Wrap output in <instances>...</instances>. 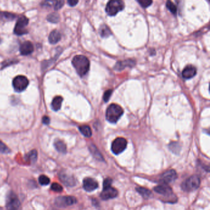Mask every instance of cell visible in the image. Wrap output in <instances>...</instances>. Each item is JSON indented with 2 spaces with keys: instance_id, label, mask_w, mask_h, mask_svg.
Here are the masks:
<instances>
[{
  "instance_id": "cell-1",
  "label": "cell",
  "mask_w": 210,
  "mask_h": 210,
  "mask_svg": "<svg viewBox=\"0 0 210 210\" xmlns=\"http://www.w3.org/2000/svg\"><path fill=\"white\" fill-rule=\"evenodd\" d=\"M72 64L80 76H85L90 70V61L85 56L77 55L75 56L72 60Z\"/></svg>"
},
{
  "instance_id": "cell-2",
  "label": "cell",
  "mask_w": 210,
  "mask_h": 210,
  "mask_svg": "<svg viewBox=\"0 0 210 210\" xmlns=\"http://www.w3.org/2000/svg\"><path fill=\"white\" fill-rule=\"evenodd\" d=\"M123 109L115 104H111L106 111L105 117L108 121L112 123H116L123 114Z\"/></svg>"
},
{
  "instance_id": "cell-3",
  "label": "cell",
  "mask_w": 210,
  "mask_h": 210,
  "mask_svg": "<svg viewBox=\"0 0 210 210\" xmlns=\"http://www.w3.org/2000/svg\"><path fill=\"white\" fill-rule=\"evenodd\" d=\"M124 8V3L121 0H112L110 1L105 8L107 14L110 16H114Z\"/></svg>"
},
{
  "instance_id": "cell-4",
  "label": "cell",
  "mask_w": 210,
  "mask_h": 210,
  "mask_svg": "<svg viewBox=\"0 0 210 210\" xmlns=\"http://www.w3.org/2000/svg\"><path fill=\"white\" fill-rule=\"evenodd\" d=\"M200 184V178L198 176L193 175L184 181L181 185V187L186 192H192L198 189Z\"/></svg>"
},
{
  "instance_id": "cell-5",
  "label": "cell",
  "mask_w": 210,
  "mask_h": 210,
  "mask_svg": "<svg viewBox=\"0 0 210 210\" xmlns=\"http://www.w3.org/2000/svg\"><path fill=\"white\" fill-rule=\"evenodd\" d=\"M28 80L27 77L23 75L16 76L13 81V85L16 91L20 93L24 91L28 85Z\"/></svg>"
},
{
  "instance_id": "cell-6",
  "label": "cell",
  "mask_w": 210,
  "mask_h": 210,
  "mask_svg": "<svg viewBox=\"0 0 210 210\" xmlns=\"http://www.w3.org/2000/svg\"><path fill=\"white\" fill-rule=\"evenodd\" d=\"M127 147V141L123 138H118L113 141L111 149L114 154L119 155L126 149Z\"/></svg>"
},
{
  "instance_id": "cell-7",
  "label": "cell",
  "mask_w": 210,
  "mask_h": 210,
  "mask_svg": "<svg viewBox=\"0 0 210 210\" xmlns=\"http://www.w3.org/2000/svg\"><path fill=\"white\" fill-rule=\"evenodd\" d=\"M28 24V19L24 16H20L14 28V33L17 35H23L28 33V31L25 28Z\"/></svg>"
},
{
  "instance_id": "cell-8",
  "label": "cell",
  "mask_w": 210,
  "mask_h": 210,
  "mask_svg": "<svg viewBox=\"0 0 210 210\" xmlns=\"http://www.w3.org/2000/svg\"><path fill=\"white\" fill-rule=\"evenodd\" d=\"M6 208L8 210H21L20 202L17 195L13 192L7 197Z\"/></svg>"
},
{
  "instance_id": "cell-9",
  "label": "cell",
  "mask_w": 210,
  "mask_h": 210,
  "mask_svg": "<svg viewBox=\"0 0 210 210\" xmlns=\"http://www.w3.org/2000/svg\"><path fill=\"white\" fill-rule=\"evenodd\" d=\"M76 202L75 197L72 196L59 197L55 200V204L58 207H66L72 205Z\"/></svg>"
},
{
  "instance_id": "cell-10",
  "label": "cell",
  "mask_w": 210,
  "mask_h": 210,
  "mask_svg": "<svg viewBox=\"0 0 210 210\" xmlns=\"http://www.w3.org/2000/svg\"><path fill=\"white\" fill-rule=\"evenodd\" d=\"M178 178V175L174 170H170L164 172L161 175L160 181L164 184L173 182Z\"/></svg>"
},
{
  "instance_id": "cell-11",
  "label": "cell",
  "mask_w": 210,
  "mask_h": 210,
  "mask_svg": "<svg viewBox=\"0 0 210 210\" xmlns=\"http://www.w3.org/2000/svg\"><path fill=\"white\" fill-rule=\"evenodd\" d=\"M118 192L116 189L112 187H108L106 188H103V190L101 192L100 197L104 200H107L109 199H112L117 197Z\"/></svg>"
},
{
  "instance_id": "cell-12",
  "label": "cell",
  "mask_w": 210,
  "mask_h": 210,
  "mask_svg": "<svg viewBox=\"0 0 210 210\" xmlns=\"http://www.w3.org/2000/svg\"><path fill=\"white\" fill-rule=\"evenodd\" d=\"M59 177L61 182L66 186L73 187L76 184V180L75 178L72 175H70L65 172L60 173Z\"/></svg>"
},
{
  "instance_id": "cell-13",
  "label": "cell",
  "mask_w": 210,
  "mask_h": 210,
  "mask_svg": "<svg viewBox=\"0 0 210 210\" xmlns=\"http://www.w3.org/2000/svg\"><path fill=\"white\" fill-rule=\"evenodd\" d=\"M154 190L157 193L164 197H171L173 195V190L168 184H163L161 185H159L154 188Z\"/></svg>"
},
{
  "instance_id": "cell-14",
  "label": "cell",
  "mask_w": 210,
  "mask_h": 210,
  "mask_svg": "<svg viewBox=\"0 0 210 210\" xmlns=\"http://www.w3.org/2000/svg\"><path fill=\"white\" fill-rule=\"evenodd\" d=\"M98 187V183L90 178H87L83 180V188L87 192H92Z\"/></svg>"
},
{
  "instance_id": "cell-15",
  "label": "cell",
  "mask_w": 210,
  "mask_h": 210,
  "mask_svg": "<svg viewBox=\"0 0 210 210\" xmlns=\"http://www.w3.org/2000/svg\"><path fill=\"white\" fill-rule=\"evenodd\" d=\"M19 50L22 55L28 56L33 52L34 47L30 41H27L20 45Z\"/></svg>"
},
{
  "instance_id": "cell-16",
  "label": "cell",
  "mask_w": 210,
  "mask_h": 210,
  "mask_svg": "<svg viewBox=\"0 0 210 210\" xmlns=\"http://www.w3.org/2000/svg\"><path fill=\"white\" fill-rule=\"evenodd\" d=\"M196 73H197L196 68L192 65H188L183 70L182 75L184 79H190L193 78L196 75Z\"/></svg>"
},
{
  "instance_id": "cell-17",
  "label": "cell",
  "mask_w": 210,
  "mask_h": 210,
  "mask_svg": "<svg viewBox=\"0 0 210 210\" xmlns=\"http://www.w3.org/2000/svg\"><path fill=\"white\" fill-rule=\"evenodd\" d=\"M61 35L56 30L52 31L49 35V41L51 44H56L61 40Z\"/></svg>"
},
{
  "instance_id": "cell-18",
  "label": "cell",
  "mask_w": 210,
  "mask_h": 210,
  "mask_svg": "<svg viewBox=\"0 0 210 210\" xmlns=\"http://www.w3.org/2000/svg\"><path fill=\"white\" fill-rule=\"evenodd\" d=\"M63 101V98L61 96L55 97L52 102L51 107L54 111H58L61 109L62 106V103Z\"/></svg>"
},
{
  "instance_id": "cell-19",
  "label": "cell",
  "mask_w": 210,
  "mask_h": 210,
  "mask_svg": "<svg viewBox=\"0 0 210 210\" xmlns=\"http://www.w3.org/2000/svg\"><path fill=\"white\" fill-rule=\"evenodd\" d=\"M135 62L131 60L125 61L123 62H119L117 64H116L115 68V70H123L126 67H132L133 65H134Z\"/></svg>"
},
{
  "instance_id": "cell-20",
  "label": "cell",
  "mask_w": 210,
  "mask_h": 210,
  "mask_svg": "<svg viewBox=\"0 0 210 210\" xmlns=\"http://www.w3.org/2000/svg\"><path fill=\"white\" fill-rule=\"evenodd\" d=\"M90 150L91 153L93 155V157L96 160H98L99 161H104V159L102 157V155L100 153V152L96 148V146H94V145H91V146L90 147Z\"/></svg>"
},
{
  "instance_id": "cell-21",
  "label": "cell",
  "mask_w": 210,
  "mask_h": 210,
  "mask_svg": "<svg viewBox=\"0 0 210 210\" xmlns=\"http://www.w3.org/2000/svg\"><path fill=\"white\" fill-rule=\"evenodd\" d=\"M16 17V16L14 14L8 13V12H2L0 11V20L11 21L13 20Z\"/></svg>"
},
{
  "instance_id": "cell-22",
  "label": "cell",
  "mask_w": 210,
  "mask_h": 210,
  "mask_svg": "<svg viewBox=\"0 0 210 210\" xmlns=\"http://www.w3.org/2000/svg\"><path fill=\"white\" fill-rule=\"evenodd\" d=\"M79 131L81 133V134L85 136V137L90 138L92 136V131L90 128V127L88 125H83L80 126L79 127Z\"/></svg>"
},
{
  "instance_id": "cell-23",
  "label": "cell",
  "mask_w": 210,
  "mask_h": 210,
  "mask_svg": "<svg viewBox=\"0 0 210 210\" xmlns=\"http://www.w3.org/2000/svg\"><path fill=\"white\" fill-rule=\"evenodd\" d=\"M54 146L56 149L61 152V153H65L66 150H67V147H66V145L65 144V143L61 141H57L55 143H54Z\"/></svg>"
},
{
  "instance_id": "cell-24",
  "label": "cell",
  "mask_w": 210,
  "mask_h": 210,
  "mask_svg": "<svg viewBox=\"0 0 210 210\" xmlns=\"http://www.w3.org/2000/svg\"><path fill=\"white\" fill-rule=\"evenodd\" d=\"M136 191L139 193L144 198H149L152 193L151 192L147 189H146V188H144V187H138L137 188H136Z\"/></svg>"
},
{
  "instance_id": "cell-25",
  "label": "cell",
  "mask_w": 210,
  "mask_h": 210,
  "mask_svg": "<svg viewBox=\"0 0 210 210\" xmlns=\"http://www.w3.org/2000/svg\"><path fill=\"white\" fill-rule=\"evenodd\" d=\"M47 20L51 23H57L60 20V16L58 13H53L48 16Z\"/></svg>"
},
{
  "instance_id": "cell-26",
  "label": "cell",
  "mask_w": 210,
  "mask_h": 210,
  "mask_svg": "<svg viewBox=\"0 0 210 210\" xmlns=\"http://www.w3.org/2000/svg\"><path fill=\"white\" fill-rule=\"evenodd\" d=\"M99 31H100V34L101 36L104 38H107L110 35H111V33H112L109 28L106 25H102Z\"/></svg>"
},
{
  "instance_id": "cell-27",
  "label": "cell",
  "mask_w": 210,
  "mask_h": 210,
  "mask_svg": "<svg viewBox=\"0 0 210 210\" xmlns=\"http://www.w3.org/2000/svg\"><path fill=\"white\" fill-rule=\"evenodd\" d=\"M38 157V153L36 150H33L29 153L27 155V158L28 160L30 161V163H35Z\"/></svg>"
},
{
  "instance_id": "cell-28",
  "label": "cell",
  "mask_w": 210,
  "mask_h": 210,
  "mask_svg": "<svg viewBox=\"0 0 210 210\" xmlns=\"http://www.w3.org/2000/svg\"><path fill=\"white\" fill-rule=\"evenodd\" d=\"M170 149L175 154H178L180 152L181 148L178 142H172L169 146Z\"/></svg>"
},
{
  "instance_id": "cell-29",
  "label": "cell",
  "mask_w": 210,
  "mask_h": 210,
  "mask_svg": "<svg viewBox=\"0 0 210 210\" xmlns=\"http://www.w3.org/2000/svg\"><path fill=\"white\" fill-rule=\"evenodd\" d=\"M39 182L41 186H47L50 182V178L45 176V175H41L39 177Z\"/></svg>"
},
{
  "instance_id": "cell-30",
  "label": "cell",
  "mask_w": 210,
  "mask_h": 210,
  "mask_svg": "<svg viewBox=\"0 0 210 210\" xmlns=\"http://www.w3.org/2000/svg\"><path fill=\"white\" fill-rule=\"evenodd\" d=\"M166 7H167L168 9L171 11V13L172 14H173L175 15L176 14V13H177V8H176V6H175V5L173 3H172L171 2H170V1L167 2V3H166Z\"/></svg>"
},
{
  "instance_id": "cell-31",
  "label": "cell",
  "mask_w": 210,
  "mask_h": 210,
  "mask_svg": "<svg viewBox=\"0 0 210 210\" xmlns=\"http://www.w3.org/2000/svg\"><path fill=\"white\" fill-rule=\"evenodd\" d=\"M0 152L3 153H8L10 152L9 149L2 141H0Z\"/></svg>"
},
{
  "instance_id": "cell-32",
  "label": "cell",
  "mask_w": 210,
  "mask_h": 210,
  "mask_svg": "<svg viewBox=\"0 0 210 210\" xmlns=\"http://www.w3.org/2000/svg\"><path fill=\"white\" fill-rule=\"evenodd\" d=\"M138 2L142 7L145 8L150 6L152 4V2L150 0H141V1H138Z\"/></svg>"
},
{
  "instance_id": "cell-33",
  "label": "cell",
  "mask_w": 210,
  "mask_h": 210,
  "mask_svg": "<svg viewBox=\"0 0 210 210\" xmlns=\"http://www.w3.org/2000/svg\"><path fill=\"white\" fill-rule=\"evenodd\" d=\"M51 189L53 191H55V192H60L62 191L63 188H62V187L59 184L55 182V183H53L51 185Z\"/></svg>"
},
{
  "instance_id": "cell-34",
  "label": "cell",
  "mask_w": 210,
  "mask_h": 210,
  "mask_svg": "<svg viewBox=\"0 0 210 210\" xmlns=\"http://www.w3.org/2000/svg\"><path fill=\"white\" fill-rule=\"evenodd\" d=\"M64 1H63V0H59V1H57L56 2V3H54V9L56 11H58L60 9H61L64 5Z\"/></svg>"
},
{
  "instance_id": "cell-35",
  "label": "cell",
  "mask_w": 210,
  "mask_h": 210,
  "mask_svg": "<svg viewBox=\"0 0 210 210\" xmlns=\"http://www.w3.org/2000/svg\"><path fill=\"white\" fill-rule=\"evenodd\" d=\"M112 184V179L110 178H107L104 180L103 183V188H106L108 187H110Z\"/></svg>"
},
{
  "instance_id": "cell-36",
  "label": "cell",
  "mask_w": 210,
  "mask_h": 210,
  "mask_svg": "<svg viewBox=\"0 0 210 210\" xmlns=\"http://www.w3.org/2000/svg\"><path fill=\"white\" fill-rule=\"evenodd\" d=\"M112 91L110 90H107V91L105 92V93L104 94V97H103L104 101L105 102H107L109 101V98H110V96L112 94Z\"/></svg>"
},
{
  "instance_id": "cell-37",
  "label": "cell",
  "mask_w": 210,
  "mask_h": 210,
  "mask_svg": "<svg viewBox=\"0 0 210 210\" xmlns=\"http://www.w3.org/2000/svg\"><path fill=\"white\" fill-rule=\"evenodd\" d=\"M42 121H43V123L45 124H49L50 123V119L48 116H44L43 117V119H42Z\"/></svg>"
},
{
  "instance_id": "cell-38",
  "label": "cell",
  "mask_w": 210,
  "mask_h": 210,
  "mask_svg": "<svg viewBox=\"0 0 210 210\" xmlns=\"http://www.w3.org/2000/svg\"><path fill=\"white\" fill-rule=\"evenodd\" d=\"M78 3V1H75V0H68V4L70 6H75Z\"/></svg>"
},
{
  "instance_id": "cell-39",
  "label": "cell",
  "mask_w": 210,
  "mask_h": 210,
  "mask_svg": "<svg viewBox=\"0 0 210 210\" xmlns=\"http://www.w3.org/2000/svg\"><path fill=\"white\" fill-rule=\"evenodd\" d=\"M8 61L9 62L8 63H7V62H5L3 63V66H4V67H6L8 65H11L12 64H14V63H16L17 62H18V61H16L13 60V59L9 60V61Z\"/></svg>"
},
{
  "instance_id": "cell-40",
  "label": "cell",
  "mask_w": 210,
  "mask_h": 210,
  "mask_svg": "<svg viewBox=\"0 0 210 210\" xmlns=\"http://www.w3.org/2000/svg\"><path fill=\"white\" fill-rule=\"evenodd\" d=\"M53 3V2H50V1L44 2L43 6H51L52 5Z\"/></svg>"
},
{
  "instance_id": "cell-41",
  "label": "cell",
  "mask_w": 210,
  "mask_h": 210,
  "mask_svg": "<svg viewBox=\"0 0 210 210\" xmlns=\"http://www.w3.org/2000/svg\"><path fill=\"white\" fill-rule=\"evenodd\" d=\"M0 43H1V39H0Z\"/></svg>"
}]
</instances>
